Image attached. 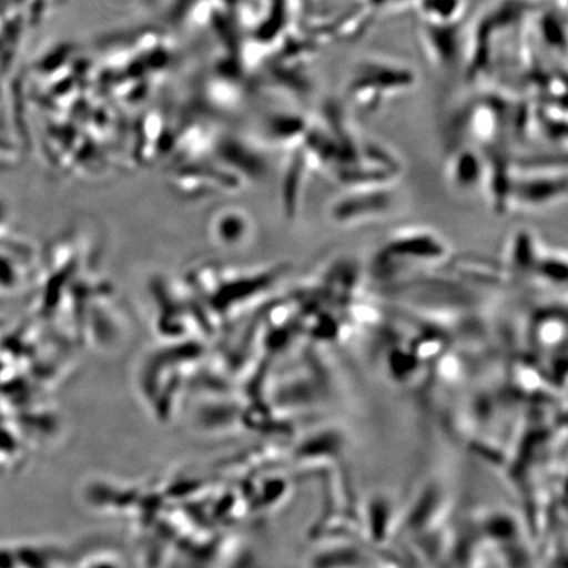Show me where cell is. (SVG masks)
Instances as JSON below:
<instances>
[{
  "mask_svg": "<svg viewBox=\"0 0 568 568\" xmlns=\"http://www.w3.org/2000/svg\"><path fill=\"white\" fill-rule=\"evenodd\" d=\"M446 247L429 232L408 231L387 241L376 255L375 267L382 275L395 276L412 267L432 265L445 257Z\"/></svg>",
  "mask_w": 568,
  "mask_h": 568,
  "instance_id": "cell-1",
  "label": "cell"
},
{
  "mask_svg": "<svg viewBox=\"0 0 568 568\" xmlns=\"http://www.w3.org/2000/svg\"><path fill=\"white\" fill-rule=\"evenodd\" d=\"M567 195L566 175L559 173H525L509 180L508 205L537 210L562 202Z\"/></svg>",
  "mask_w": 568,
  "mask_h": 568,
  "instance_id": "cell-2",
  "label": "cell"
},
{
  "mask_svg": "<svg viewBox=\"0 0 568 568\" xmlns=\"http://www.w3.org/2000/svg\"><path fill=\"white\" fill-rule=\"evenodd\" d=\"M394 205L395 196L387 186L349 189V193L332 204L331 217L339 225L359 224L386 215Z\"/></svg>",
  "mask_w": 568,
  "mask_h": 568,
  "instance_id": "cell-3",
  "label": "cell"
},
{
  "mask_svg": "<svg viewBox=\"0 0 568 568\" xmlns=\"http://www.w3.org/2000/svg\"><path fill=\"white\" fill-rule=\"evenodd\" d=\"M485 178V168L480 161L470 154H462L452 165V181L460 190L478 187Z\"/></svg>",
  "mask_w": 568,
  "mask_h": 568,
  "instance_id": "cell-4",
  "label": "cell"
}]
</instances>
